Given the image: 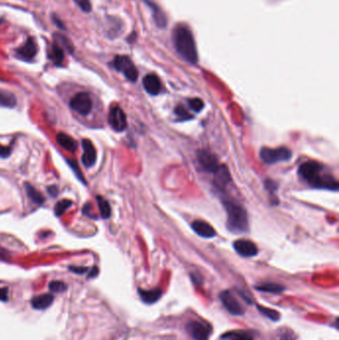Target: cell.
Masks as SVG:
<instances>
[{
	"label": "cell",
	"mask_w": 339,
	"mask_h": 340,
	"mask_svg": "<svg viewBox=\"0 0 339 340\" xmlns=\"http://www.w3.org/2000/svg\"><path fill=\"white\" fill-rule=\"evenodd\" d=\"M299 174L313 188L337 191L338 182L334 176L326 172L324 166L316 161H306L299 167Z\"/></svg>",
	"instance_id": "cell-1"
},
{
	"label": "cell",
	"mask_w": 339,
	"mask_h": 340,
	"mask_svg": "<svg viewBox=\"0 0 339 340\" xmlns=\"http://www.w3.org/2000/svg\"><path fill=\"white\" fill-rule=\"evenodd\" d=\"M173 42L179 56L190 64L198 62L196 44L191 30L184 24H178L173 31Z\"/></svg>",
	"instance_id": "cell-2"
},
{
	"label": "cell",
	"mask_w": 339,
	"mask_h": 340,
	"mask_svg": "<svg viewBox=\"0 0 339 340\" xmlns=\"http://www.w3.org/2000/svg\"><path fill=\"white\" fill-rule=\"evenodd\" d=\"M222 203L227 212V228L234 234L246 233L249 230V220L245 208L233 199L222 198Z\"/></svg>",
	"instance_id": "cell-3"
},
{
	"label": "cell",
	"mask_w": 339,
	"mask_h": 340,
	"mask_svg": "<svg viewBox=\"0 0 339 340\" xmlns=\"http://www.w3.org/2000/svg\"><path fill=\"white\" fill-rule=\"evenodd\" d=\"M292 151L287 147H277V148H269L262 147L260 150V158L266 164H274L280 161H288L292 158Z\"/></svg>",
	"instance_id": "cell-4"
},
{
	"label": "cell",
	"mask_w": 339,
	"mask_h": 340,
	"mask_svg": "<svg viewBox=\"0 0 339 340\" xmlns=\"http://www.w3.org/2000/svg\"><path fill=\"white\" fill-rule=\"evenodd\" d=\"M112 66L117 71L124 74V76L131 82H136L138 78V72L134 62L128 56H116L112 61Z\"/></svg>",
	"instance_id": "cell-5"
},
{
	"label": "cell",
	"mask_w": 339,
	"mask_h": 340,
	"mask_svg": "<svg viewBox=\"0 0 339 340\" xmlns=\"http://www.w3.org/2000/svg\"><path fill=\"white\" fill-rule=\"evenodd\" d=\"M70 107L77 114L86 117L91 114L93 109V100L91 96L86 92H80L76 94L69 102Z\"/></svg>",
	"instance_id": "cell-6"
},
{
	"label": "cell",
	"mask_w": 339,
	"mask_h": 340,
	"mask_svg": "<svg viewBox=\"0 0 339 340\" xmlns=\"http://www.w3.org/2000/svg\"><path fill=\"white\" fill-rule=\"evenodd\" d=\"M109 126L116 132H124L128 127V120L125 111L119 105H112L109 108L108 118H107Z\"/></svg>",
	"instance_id": "cell-7"
},
{
	"label": "cell",
	"mask_w": 339,
	"mask_h": 340,
	"mask_svg": "<svg viewBox=\"0 0 339 340\" xmlns=\"http://www.w3.org/2000/svg\"><path fill=\"white\" fill-rule=\"evenodd\" d=\"M197 162L200 165V167L208 173H215L217 169L220 167L221 164H219V161L217 159V157L207 151V150H198L197 152Z\"/></svg>",
	"instance_id": "cell-8"
},
{
	"label": "cell",
	"mask_w": 339,
	"mask_h": 340,
	"mask_svg": "<svg viewBox=\"0 0 339 340\" xmlns=\"http://www.w3.org/2000/svg\"><path fill=\"white\" fill-rule=\"evenodd\" d=\"M186 329L194 340H208L211 333V326L209 324L196 320L189 321Z\"/></svg>",
	"instance_id": "cell-9"
},
{
	"label": "cell",
	"mask_w": 339,
	"mask_h": 340,
	"mask_svg": "<svg viewBox=\"0 0 339 340\" xmlns=\"http://www.w3.org/2000/svg\"><path fill=\"white\" fill-rule=\"evenodd\" d=\"M220 300L225 308L232 314L240 316L244 314V308L240 305L235 296L230 291H224L220 294Z\"/></svg>",
	"instance_id": "cell-10"
},
{
	"label": "cell",
	"mask_w": 339,
	"mask_h": 340,
	"mask_svg": "<svg viewBox=\"0 0 339 340\" xmlns=\"http://www.w3.org/2000/svg\"><path fill=\"white\" fill-rule=\"evenodd\" d=\"M83 146V155H82V163L87 167L90 168L95 165L97 161V151L93 144V142L89 139L82 140Z\"/></svg>",
	"instance_id": "cell-11"
},
{
	"label": "cell",
	"mask_w": 339,
	"mask_h": 340,
	"mask_svg": "<svg viewBox=\"0 0 339 340\" xmlns=\"http://www.w3.org/2000/svg\"><path fill=\"white\" fill-rule=\"evenodd\" d=\"M38 52V46L37 43L35 41L34 38L30 37L27 39V41L20 47L17 49L16 54L17 57L24 60V61H32L35 58V56L37 55Z\"/></svg>",
	"instance_id": "cell-12"
},
{
	"label": "cell",
	"mask_w": 339,
	"mask_h": 340,
	"mask_svg": "<svg viewBox=\"0 0 339 340\" xmlns=\"http://www.w3.org/2000/svg\"><path fill=\"white\" fill-rule=\"evenodd\" d=\"M234 249L240 256L251 258L258 255L257 246L250 240L240 239L234 242Z\"/></svg>",
	"instance_id": "cell-13"
},
{
	"label": "cell",
	"mask_w": 339,
	"mask_h": 340,
	"mask_svg": "<svg viewBox=\"0 0 339 340\" xmlns=\"http://www.w3.org/2000/svg\"><path fill=\"white\" fill-rule=\"evenodd\" d=\"M144 90L151 96H156L161 91V83L159 78L154 74L146 75L142 80Z\"/></svg>",
	"instance_id": "cell-14"
},
{
	"label": "cell",
	"mask_w": 339,
	"mask_h": 340,
	"mask_svg": "<svg viewBox=\"0 0 339 340\" xmlns=\"http://www.w3.org/2000/svg\"><path fill=\"white\" fill-rule=\"evenodd\" d=\"M191 228L193 229V231L199 235L200 237L203 238H213L216 236V231L215 229L208 224L207 222H204L201 220H196L191 224Z\"/></svg>",
	"instance_id": "cell-15"
},
{
	"label": "cell",
	"mask_w": 339,
	"mask_h": 340,
	"mask_svg": "<svg viewBox=\"0 0 339 340\" xmlns=\"http://www.w3.org/2000/svg\"><path fill=\"white\" fill-rule=\"evenodd\" d=\"M138 294L142 302H144L145 304H149V305L156 303L162 296V292L160 289H153L149 291L139 289Z\"/></svg>",
	"instance_id": "cell-16"
},
{
	"label": "cell",
	"mask_w": 339,
	"mask_h": 340,
	"mask_svg": "<svg viewBox=\"0 0 339 340\" xmlns=\"http://www.w3.org/2000/svg\"><path fill=\"white\" fill-rule=\"evenodd\" d=\"M56 141L61 147L65 148L66 150H68L72 153H74L78 148L77 141L72 136H68L66 134H63V133H60V134L57 135Z\"/></svg>",
	"instance_id": "cell-17"
},
{
	"label": "cell",
	"mask_w": 339,
	"mask_h": 340,
	"mask_svg": "<svg viewBox=\"0 0 339 340\" xmlns=\"http://www.w3.org/2000/svg\"><path fill=\"white\" fill-rule=\"evenodd\" d=\"M54 302V296L51 294H44L37 296L31 301V306L35 309H46L51 306Z\"/></svg>",
	"instance_id": "cell-18"
},
{
	"label": "cell",
	"mask_w": 339,
	"mask_h": 340,
	"mask_svg": "<svg viewBox=\"0 0 339 340\" xmlns=\"http://www.w3.org/2000/svg\"><path fill=\"white\" fill-rule=\"evenodd\" d=\"M214 177H215V183L220 189L226 186L231 181L229 170L225 165H220V167L214 173Z\"/></svg>",
	"instance_id": "cell-19"
},
{
	"label": "cell",
	"mask_w": 339,
	"mask_h": 340,
	"mask_svg": "<svg viewBox=\"0 0 339 340\" xmlns=\"http://www.w3.org/2000/svg\"><path fill=\"white\" fill-rule=\"evenodd\" d=\"M49 58L58 66L61 65L64 62V58H65L64 50L60 46V44L57 43L56 41L52 45V48H51V51H50V54H49Z\"/></svg>",
	"instance_id": "cell-20"
},
{
	"label": "cell",
	"mask_w": 339,
	"mask_h": 340,
	"mask_svg": "<svg viewBox=\"0 0 339 340\" xmlns=\"http://www.w3.org/2000/svg\"><path fill=\"white\" fill-rule=\"evenodd\" d=\"M24 189L26 191L27 196L31 199L32 202H34L36 204L41 205L45 202V198L44 196L35 188L34 186H32L29 183H25L24 184Z\"/></svg>",
	"instance_id": "cell-21"
},
{
	"label": "cell",
	"mask_w": 339,
	"mask_h": 340,
	"mask_svg": "<svg viewBox=\"0 0 339 340\" xmlns=\"http://www.w3.org/2000/svg\"><path fill=\"white\" fill-rule=\"evenodd\" d=\"M16 105L15 96L6 90L0 89V106L14 107Z\"/></svg>",
	"instance_id": "cell-22"
},
{
	"label": "cell",
	"mask_w": 339,
	"mask_h": 340,
	"mask_svg": "<svg viewBox=\"0 0 339 340\" xmlns=\"http://www.w3.org/2000/svg\"><path fill=\"white\" fill-rule=\"evenodd\" d=\"M147 5H149L151 7L153 18H154L156 24L159 27H165L166 26V18H165V15L163 14V12L158 8L157 5L151 3L150 1H147Z\"/></svg>",
	"instance_id": "cell-23"
},
{
	"label": "cell",
	"mask_w": 339,
	"mask_h": 340,
	"mask_svg": "<svg viewBox=\"0 0 339 340\" xmlns=\"http://www.w3.org/2000/svg\"><path fill=\"white\" fill-rule=\"evenodd\" d=\"M256 290L265 292V293H271V294H279L285 291V288L281 287L280 285L276 284H271V282H265L256 286Z\"/></svg>",
	"instance_id": "cell-24"
},
{
	"label": "cell",
	"mask_w": 339,
	"mask_h": 340,
	"mask_svg": "<svg viewBox=\"0 0 339 340\" xmlns=\"http://www.w3.org/2000/svg\"><path fill=\"white\" fill-rule=\"evenodd\" d=\"M223 338H228L230 340H254L253 336L249 332L243 330L227 332L223 335Z\"/></svg>",
	"instance_id": "cell-25"
},
{
	"label": "cell",
	"mask_w": 339,
	"mask_h": 340,
	"mask_svg": "<svg viewBox=\"0 0 339 340\" xmlns=\"http://www.w3.org/2000/svg\"><path fill=\"white\" fill-rule=\"evenodd\" d=\"M96 199H97V202H98L101 216L103 219L109 218L110 214H111V210H110V206L108 204V202L104 198H102V196H97Z\"/></svg>",
	"instance_id": "cell-26"
},
{
	"label": "cell",
	"mask_w": 339,
	"mask_h": 340,
	"mask_svg": "<svg viewBox=\"0 0 339 340\" xmlns=\"http://www.w3.org/2000/svg\"><path fill=\"white\" fill-rule=\"evenodd\" d=\"M73 205V202L69 199H63V200H60L57 204L55 205V208H54V213L57 217H60L62 216L69 208Z\"/></svg>",
	"instance_id": "cell-27"
},
{
	"label": "cell",
	"mask_w": 339,
	"mask_h": 340,
	"mask_svg": "<svg viewBox=\"0 0 339 340\" xmlns=\"http://www.w3.org/2000/svg\"><path fill=\"white\" fill-rule=\"evenodd\" d=\"M258 308H259V311H261L265 316H267L271 320L273 321L279 320V313L276 310H273L271 308H266L263 306H258Z\"/></svg>",
	"instance_id": "cell-28"
},
{
	"label": "cell",
	"mask_w": 339,
	"mask_h": 340,
	"mask_svg": "<svg viewBox=\"0 0 339 340\" xmlns=\"http://www.w3.org/2000/svg\"><path fill=\"white\" fill-rule=\"evenodd\" d=\"M49 289L53 293H63L64 291H66L67 286L63 281L53 280L49 284Z\"/></svg>",
	"instance_id": "cell-29"
},
{
	"label": "cell",
	"mask_w": 339,
	"mask_h": 340,
	"mask_svg": "<svg viewBox=\"0 0 339 340\" xmlns=\"http://www.w3.org/2000/svg\"><path fill=\"white\" fill-rule=\"evenodd\" d=\"M188 104L189 107L194 110L195 112H200L204 108V102L202 100L198 99V98H194V99H190L188 100Z\"/></svg>",
	"instance_id": "cell-30"
},
{
	"label": "cell",
	"mask_w": 339,
	"mask_h": 340,
	"mask_svg": "<svg viewBox=\"0 0 339 340\" xmlns=\"http://www.w3.org/2000/svg\"><path fill=\"white\" fill-rule=\"evenodd\" d=\"M175 115L180 119V121H186V120L192 119V117L189 116V112L182 105H178L175 108Z\"/></svg>",
	"instance_id": "cell-31"
},
{
	"label": "cell",
	"mask_w": 339,
	"mask_h": 340,
	"mask_svg": "<svg viewBox=\"0 0 339 340\" xmlns=\"http://www.w3.org/2000/svg\"><path fill=\"white\" fill-rule=\"evenodd\" d=\"M74 2L85 12H91L92 4L90 0H74Z\"/></svg>",
	"instance_id": "cell-32"
},
{
	"label": "cell",
	"mask_w": 339,
	"mask_h": 340,
	"mask_svg": "<svg viewBox=\"0 0 339 340\" xmlns=\"http://www.w3.org/2000/svg\"><path fill=\"white\" fill-rule=\"evenodd\" d=\"M11 151H12L11 147H9V146H4V145H0V157L6 158V157L10 156Z\"/></svg>",
	"instance_id": "cell-33"
},
{
	"label": "cell",
	"mask_w": 339,
	"mask_h": 340,
	"mask_svg": "<svg viewBox=\"0 0 339 340\" xmlns=\"http://www.w3.org/2000/svg\"><path fill=\"white\" fill-rule=\"evenodd\" d=\"M265 186H266V189L271 194L276 190V184H275L274 181H272L271 179H267L266 180Z\"/></svg>",
	"instance_id": "cell-34"
},
{
	"label": "cell",
	"mask_w": 339,
	"mask_h": 340,
	"mask_svg": "<svg viewBox=\"0 0 339 340\" xmlns=\"http://www.w3.org/2000/svg\"><path fill=\"white\" fill-rule=\"evenodd\" d=\"M69 269H70V271H72L75 273H78V274H83V273L88 272V270H89L86 267H70Z\"/></svg>",
	"instance_id": "cell-35"
},
{
	"label": "cell",
	"mask_w": 339,
	"mask_h": 340,
	"mask_svg": "<svg viewBox=\"0 0 339 340\" xmlns=\"http://www.w3.org/2000/svg\"><path fill=\"white\" fill-rule=\"evenodd\" d=\"M280 340H295L294 334L290 330H286L285 333H281L280 335Z\"/></svg>",
	"instance_id": "cell-36"
},
{
	"label": "cell",
	"mask_w": 339,
	"mask_h": 340,
	"mask_svg": "<svg viewBox=\"0 0 339 340\" xmlns=\"http://www.w3.org/2000/svg\"><path fill=\"white\" fill-rule=\"evenodd\" d=\"M8 297V290L6 288L0 289V301L1 302H6Z\"/></svg>",
	"instance_id": "cell-37"
},
{
	"label": "cell",
	"mask_w": 339,
	"mask_h": 340,
	"mask_svg": "<svg viewBox=\"0 0 339 340\" xmlns=\"http://www.w3.org/2000/svg\"><path fill=\"white\" fill-rule=\"evenodd\" d=\"M48 193L52 196V197H56L57 195H58V192H59V190H58V188H57V186H55V185H53V186H49L48 187Z\"/></svg>",
	"instance_id": "cell-38"
},
{
	"label": "cell",
	"mask_w": 339,
	"mask_h": 340,
	"mask_svg": "<svg viewBox=\"0 0 339 340\" xmlns=\"http://www.w3.org/2000/svg\"><path fill=\"white\" fill-rule=\"evenodd\" d=\"M98 273H99V269L97 268V267H94L91 271H90V273H89V277L90 278H92V277H95V276H97L98 275Z\"/></svg>",
	"instance_id": "cell-39"
},
{
	"label": "cell",
	"mask_w": 339,
	"mask_h": 340,
	"mask_svg": "<svg viewBox=\"0 0 339 340\" xmlns=\"http://www.w3.org/2000/svg\"><path fill=\"white\" fill-rule=\"evenodd\" d=\"M54 21H55V22H56V25H58V26H59V27H60V28H62V29H63V28H64V26H63V25H62V24H61V22H60V21H59V20H58V19H56V18H55V17H54Z\"/></svg>",
	"instance_id": "cell-40"
}]
</instances>
